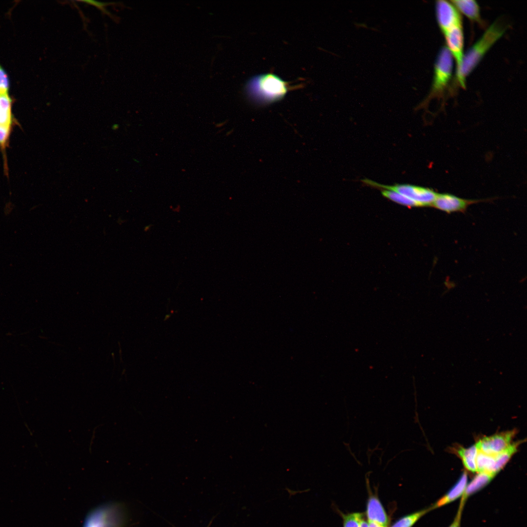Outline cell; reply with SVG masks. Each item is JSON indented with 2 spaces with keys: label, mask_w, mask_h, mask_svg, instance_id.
Returning a JSON list of instances; mask_svg holds the SVG:
<instances>
[{
  "label": "cell",
  "mask_w": 527,
  "mask_h": 527,
  "mask_svg": "<svg viewBox=\"0 0 527 527\" xmlns=\"http://www.w3.org/2000/svg\"><path fill=\"white\" fill-rule=\"evenodd\" d=\"M85 2H87V3H89L90 4H93L94 5H97V6H98L99 7H100V6L102 7L103 5H104V4H103V3H99L98 2H96V1H85Z\"/></svg>",
  "instance_id": "d4e9b609"
},
{
  "label": "cell",
  "mask_w": 527,
  "mask_h": 527,
  "mask_svg": "<svg viewBox=\"0 0 527 527\" xmlns=\"http://www.w3.org/2000/svg\"><path fill=\"white\" fill-rule=\"evenodd\" d=\"M369 527H385L375 522L367 521Z\"/></svg>",
  "instance_id": "cb8c5ba5"
},
{
  "label": "cell",
  "mask_w": 527,
  "mask_h": 527,
  "mask_svg": "<svg viewBox=\"0 0 527 527\" xmlns=\"http://www.w3.org/2000/svg\"><path fill=\"white\" fill-rule=\"evenodd\" d=\"M360 527H369L368 521L365 520L363 516L362 517L360 520Z\"/></svg>",
  "instance_id": "603a6c76"
},
{
  "label": "cell",
  "mask_w": 527,
  "mask_h": 527,
  "mask_svg": "<svg viewBox=\"0 0 527 527\" xmlns=\"http://www.w3.org/2000/svg\"><path fill=\"white\" fill-rule=\"evenodd\" d=\"M11 127L0 125V146L4 150L7 145Z\"/></svg>",
  "instance_id": "44dd1931"
},
{
  "label": "cell",
  "mask_w": 527,
  "mask_h": 527,
  "mask_svg": "<svg viewBox=\"0 0 527 527\" xmlns=\"http://www.w3.org/2000/svg\"><path fill=\"white\" fill-rule=\"evenodd\" d=\"M452 56L446 46L440 50L434 67L433 81L428 96L420 105L426 107V103L434 98L441 97L452 76Z\"/></svg>",
  "instance_id": "3957f363"
},
{
  "label": "cell",
  "mask_w": 527,
  "mask_h": 527,
  "mask_svg": "<svg viewBox=\"0 0 527 527\" xmlns=\"http://www.w3.org/2000/svg\"><path fill=\"white\" fill-rule=\"evenodd\" d=\"M9 80L7 74L0 65V94L8 93Z\"/></svg>",
  "instance_id": "ffe728a7"
},
{
  "label": "cell",
  "mask_w": 527,
  "mask_h": 527,
  "mask_svg": "<svg viewBox=\"0 0 527 527\" xmlns=\"http://www.w3.org/2000/svg\"><path fill=\"white\" fill-rule=\"evenodd\" d=\"M457 451L465 468L470 472H476V460L478 450L476 445L468 448L460 447Z\"/></svg>",
  "instance_id": "9a60e30c"
},
{
  "label": "cell",
  "mask_w": 527,
  "mask_h": 527,
  "mask_svg": "<svg viewBox=\"0 0 527 527\" xmlns=\"http://www.w3.org/2000/svg\"><path fill=\"white\" fill-rule=\"evenodd\" d=\"M91 527H106V526H104L103 524H101V523L100 524H94Z\"/></svg>",
  "instance_id": "484cf974"
},
{
  "label": "cell",
  "mask_w": 527,
  "mask_h": 527,
  "mask_svg": "<svg viewBox=\"0 0 527 527\" xmlns=\"http://www.w3.org/2000/svg\"><path fill=\"white\" fill-rule=\"evenodd\" d=\"M447 49L457 63V69L461 66L464 57V34L462 26H455L444 34Z\"/></svg>",
  "instance_id": "ba28073f"
},
{
  "label": "cell",
  "mask_w": 527,
  "mask_h": 527,
  "mask_svg": "<svg viewBox=\"0 0 527 527\" xmlns=\"http://www.w3.org/2000/svg\"><path fill=\"white\" fill-rule=\"evenodd\" d=\"M245 90L248 96L261 103H270L283 98L289 90L288 84L270 73L255 76L247 82Z\"/></svg>",
  "instance_id": "7a4b0ae2"
},
{
  "label": "cell",
  "mask_w": 527,
  "mask_h": 527,
  "mask_svg": "<svg viewBox=\"0 0 527 527\" xmlns=\"http://www.w3.org/2000/svg\"><path fill=\"white\" fill-rule=\"evenodd\" d=\"M522 443L519 441L512 443L506 449L493 456L494 465L492 473L496 475L506 466L511 457L517 452L518 446Z\"/></svg>",
  "instance_id": "4fadbf2b"
},
{
  "label": "cell",
  "mask_w": 527,
  "mask_h": 527,
  "mask_svg": "<svg viewBox=\"0 0 527 527\" xmlns=\"http://www.w3.org/2000/svg\"><path fill=\"white\" fill-rule=\"evenodd\" d=\"M432 509L430 507L406 515L398 520L391 527H412L422 517Z\"/></svg>",
  "instance_id": "2e32d148"
},
{
  "label": "cell",
  "mask_w": 527,
  "mask_h": 527,
  "mask_svg": "<svg viewBox=\"0 0 527 527\" xmlns=\"http://www.w3.org/2000/svg\"><path fill=\"white\" fill-rule=\"evenodd\" d=\"M435 8L437 21L443 34L455 26L462 25L460 15L452 3L438 0Z\"/></svg>",
  "instance_id": "8992f818"
},
{
  "label": "cell",
  "mask_w": 527,
  "mask_h": 527,
  "mask_svg": "<svg viewBox=\"0 0 527 527\" xmlns=\"http://www.w3.org/2000/svg\"><path fill=\"white\" fill-rule=\"evenodd\" d=\"M451 2L458 11L470 20L476 21L480 20L479 6L475 0H454Z\"/></svg>",
  "instance_id": "7c38bea8"
},
{
  "label": "cell",
  "mask_w": 527,
  "mask_h": 527,
  "mask_svg": "<svg viewBox=\"0 0 527 527\" xmlns=\"http://www.w3.org/2000/svg\"><path fill=\"white\" fill-rule=\"evenodd\" d=\"M477 472H486L492 473L494 457L478 451L476 460ZM495 476V475H494Z\"/></svg>",
  "instance_id": "e0dca14e"
},
{
  "label": "cell",
  "mask_w": 527,
  "mask_h": 527,
  "mask_svg": "<svg viewBox=\"0 0 527 527\" xmlns=\"http://www.w3.org/2000/svg\"><path fill=\"white\" fill-rule=\"evenodd\" d=\"M363 515L360 513H351L343 515V527H360Z\"/></svg>",
  "instance_id": "d6986e66"
},
{
  "label": "cell",
  "mask_w": 527,
  "mask_h": 527,
  "mask_svg": "<svg viewBox=\"0 0 527 527\" xmlns=\"http://www.w3.org/2000/svg\"><path fill=\"white\" fill-rule=\"evenodd\" d=\"M366 516L367 521L387 527L388 519L387 514L381 502L375 496H371L368 499Z\"/></svg>",
  "instance_id": "9c48e42d"
},
{
  "label": "cell",
  "mask_w": 527,
  "mask_h": 527,
  "mask_svg": "<svg viewBox=\"0 0 527 527\" xmlns=\"http://www.w3.org/2000/svg\"><path fill=\"white\" fill-rule=\"evenodd\" d=\"M507 26L501 20H495L486 29L480 39L464 55L462 64L456 70L458 82L465 86L466 77L477 66L493 44L505 32Z\"/></svg>",
  "instance_id": "6da1fadb"
},
{
  "label": "cell",
  "mask_w": 527,
  "mask_h": 527,
  "mask_svg": "<svg viewBox=\"0 0 527 527\" xmlns=\"http://www.w3.org/2000/svg\"><path fill=\"white\" fill-rule=\"evenodd\" d=\"M467 484V474L466 472H464L453 487L431 506L433 509L449 504L462 497Z\"/></svg>",
  "instance_id": "30bf717a"
},
{
  "label": "cell",
  "mask_w": 527,
  "mask_h": 527,
  "mask_svg": "<svg viewBox=\"0 0 527 527\" xmlns=\"http://www.w3.org/2000/svg\"><path fill=\"white\" fill-rule=\"evenodd\" d=\"M484 201L463 199L449 193H438L431 206L447 213L462 212L469 205Z\"/></svg>",
  "instance_id": "52a82bcc"
},
{
  "label": "cell",
  "mask_w": 527,
  "mask_h": 527,
  "mask_svg": "<svg viewBox=\"0 0 527 527\" xmlns=\"http://www.w3.org/2000/svg\"><path fill=\"white\" fill-rule=\"evenodd\" d=\"M495 476L486 472H478L469 484H467L462 496L466 500L467 498L486 486Z\"/></svg>",
  "instance_id": "8fae6325"
},
{
  "label": "cell",
  "mask_w": 527,
  "mask_h": 527,
  "mask_svg": "<svg viewBox=\"0 0 527 527\" xmlns=\"http://www.w3.org/2000/svg\"><path fill=\"white\" fill-rule=\"evenodd\" d=\"M383 196L398 204L408 207H419L413 201L395 191L382 189Z\"/></svg>",
  "instance_id": "ac0fdd59"
},
{
  "label": "cell",
  "mask_w": 527,
  "mask_h": 527,
  "mask_svg": "<svg viewBox=\"0 0 527 527\" xmlns=\"http://www.w3.org/2000/svg\"><path fill=\"white\" fill-rule=\"evenodd\" d=\"M466 501V500L461 497L457 513L453 522L448 527H461L462 514Z\"/></svg>",
  "instance_id": "7402d4cb"
},
{
  "label": "cell",
  "mask_w": 527,
  "mask_h": 527,
  "mask_svg": "<svg viewBox=\"0 0 527 527\" xmlns=\"http://www.w3.org/2000/svg\"><path fill=\"white\" fill-rule=\"evenodd\" d=\"M515 434V430L503 432L484 437L475 445L478 451L487 455L494 456L510 446Z\"/></svg>",
  "instance_id": "5b68a950"
},
{
  "label": "cell",
  "mask_w": 527,
  "mask_h": 527,
  "mask_svg": "<svg viewBox=\"0 0 527 527\" xmlns=\"http://www.w3.org/2000/svg\"><path fill=\"white\" fill-rule=\"evenodd\" d=\"M363 182L374 187L395 191L415 202L419 207L432 206L438 193L433 190L418 185L409 184H396L392 185H383L369 179H364Z\"/></svg>",
  "instance_id": "277c9868"
},
{
  "label": "cell",
  "mask_w": 527,
  "mask_h": 527,
  "mask_svg": "<svg viewBox=\"0 0 527 527\" xmlns=\"http://www.w3.org/2000/svg\"><path fill=\"white\" fill-rule=\"evenodd\" d=\"M12 100L9 93L0 94V125L12 127Z\"/></svg>",
  "instance_id": "5bb4252c"
}]
</instances>
